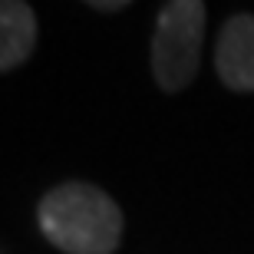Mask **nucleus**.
Listing matches in <instances>:
<instances>
[{
	"instance_id": "f257e3e1",
	"label": "nucleus",
	"mask_w": 254,
	"mask_h": 254,
	"mask_svg": "<svg viewBox=\"0 0 254 254\" xmlns=\"http://www.w3.org/2000/svg\"><path fill=\"white\" fill-rule=\"evenodd\" d=\"M40 231L66 254H113L123 238V211L96 185L66 182L43 195Z\"/></svg>"
},
{
	"instance_id": "f03ea898",
	"label": "nucleus",
	"mask_w": 254,
	"mask_h": 254,
	"mask_svg": "<svg viewBox=\"0 0 254 254\" xmlns=\"http://www.w3.org/2000/svg\"><path fill=\"white\" fill-rule=\"evenodd\" d=\"M205 37V3L169 0L152 33V73L165 93H179L195 79Z\"/></svg>"
},
{
	"instance_id": "7ed1b4c3",
	"label": "nucleus",
	"mask_w": 254,
	"mask_h": 254,
	"mask_svg": "<svg viewBox=\"0 0 254 254\" xmlns=\"http://www.w3.org/2000/svg\"><path fill=\"white\" fill-rule=\"evenodd\" d=\"M215 69L221 83L238 93H254V17L238 13L221 27L215 47Z\"/></svg>"
},
{
	"instance_id": "20e7f679",
	"label": "nucleus",
	"mask_w": 254,
	"mask_h": 254,
	"mask_svg": "<svg viewBox=\"0 0 254 254\" xmlns=\"http://www.w3.org/2000/svg\"><path fill=\"white\" fill-rule=\"evenodd\" d=\"M37 47V17L27 0H0V69L10 73L27 63Z\"/></svg>"
},
{
	"instance_id": "39448f33",
	"label": "nucleus",
	"mask_w": 254,
	"mask_h": 254,
	"mask_svg": "<svg viewBox=\"0 0 254 254\" xmlns=\"http://www.w3.org/2000/svg\"><path fill=\"white\" fill-rule=\"evenodd\" d=\"M89 7H99V10H119V7H126L129 0H86Z\"/></svg>"
}]
</instances>
